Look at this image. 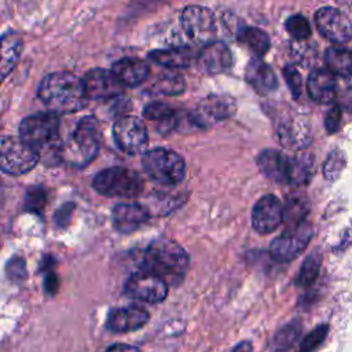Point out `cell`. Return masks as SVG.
<instances>
[{
	"mask_svg": "<svg viewBox=\"0 0 352 352\" xmlns=\"http://www.w3.org/2000/svg\"><path fill=\"white\" fill-rule=\"evenodd\" d=\"M51 257H48V263H45V271H44V289L48 294H55L59 287V280L52 271V267L50 265Z\"/></svg>",
	"mask_w": 352,
	"mask_h": 352,
	"instance_id": "obj_39",
	"label": "cell"
},
{
	"mask_svg": "<svg viewBox=\"0 0 352 352\" xmlns=\"http://www.w3.org/2000/svg\"><path fill=\"white\" fill-rule=\"evenodd\" d=\"M111 72L124 84V87H135L148 78L150 66L140 58L126 56L114 62Z\"/></svg>",
	"mask_w": 352,
	"mask_h": 352,
	"instance_id": "obj_19",
	"label": "cell"
},
{
	"mask_svg": "<svg viewBox=\"0 0 352 352\" xmlns=\"http://www.w3.org/2000/svg\"><path fill=\"white\" fill-rule=\"evenodd\" d=\"M148 58L164 67L180 69V67H188L191 65L194 52L188 47H176V48L154 50L148 52Z\"/></svg>",
	"mask_w": 352,
	"mask_h": 352,
	"instance_id": "obj_25",
	"label": "cell"
},
{
	"mask_svg": "<svg viewBox=\"0 0 352 352\" xmlns=\"http://www.w3.org/2000/svg\"><path fill=\"white\" fill-rule=\"evenodd\" d=\"M238 41L254 55H264L270 50V37L257 28L246 26L238 32Z\"/></svg>",
	"mask_w": 352,
	"mask_h": 352,
	"instance_id": "obj_28",
	"label": "cell"
},
{
	"mask_svg": "<svg viewBox=\"0 0 352 352\" xmlns=\"http://www.w3.org/2000/svg\"><path fill=\"white\" fill-rule=\"evenodd\" d=\"M301 336V323L298 320H292L278 329L271 341L270 352H289Z\"/></svg>",
	"mask_w": 352,
	"mask_h": 352,
	"instance_id": "obj_27",
	"label": "cell"
},
{
	"mask_svg": "<svg viewBox=\"0 0 352 352\" xmlns=\"http://www.w3.org/2000/svg\"><path fill=\"white\" fill-rule=\"evenodd\" d=\"M319 33L331 43L344 44L352 38V23L348 16L334 7H322L315 12Z\"/></svg>",
	"mask_w": 352,
	"mask_h": 352,
	"instance_id": "obj_14",
	"label": "cell"
},
{
	"mask_svg": "<svg viewBox=\"0 0 352 352\" xmlns=\"http://www.w3.org/2000/svg\"><path fill=\"white\" fill-rule=\"evenodd\" d=\"M188 264V254L177 242L158 238L146 249L142 270L158 275L169 285L179 283L184 278Z\"/></svg>",
	"mask_w": 352,
	"mask_h": 352,
	"instance_id": "obj_3",
	"label": "cell"
},
{
	"mask_svg": "<svg viewBox=\"0 0 352 352\" xmlns=\"http://www.w3.org/2000/svg\"><path fill=\"white\" fill-rule=\"evenodd\" d=\"M285 80L290 88V92L293 94L294 98L300 96L301 94V74L294 66H286L283 69Z\"/></svg>",
	"mask_w": 352,
	"mask_h": 352,
	"instance_id": "obj_36",
	"label": "cell"
},
{
	"mask_svg": "<svg viewBox=\"0 0 352 352\" xmlns=\"http://www.w3.org/2000/svg\"><path fill=\"white\" fill-rule=\"evenodd\" d=\"M260 172L276 183L300 186L308 182L309 165L307 161L296 157H286L274 148L263 150L257 157Z\"/></svg>",
	"mask_w": 352,
	"mask_h": 352,
	"instance_id": "obj_5",
	"label": "cell"
},
{
	"mask_svg": "<svg viewBox=\"0 0 352 352\" xmlns=\"http://www.w3.org/2000/svg\"><path fill=\"white\" fill-rule=\"evenodd\" d=\"M279 139L282 142V144L292 147V148H301L304 146H307L308 143V132L307 128L301 126L297 122H292V124H283L279 128Z\"/></svg>",
	"mask_w": 352,
	"mask_h": 352,
	"instance_id": "obj_30",
	"label": "cell"
},
{
	"mask_svg": "<svg viewBox=\"0 0 352 352\" xmlns=\"http://www.w3.org/2000/svg\"><path fill=\"white\" fill-rule=\"evenodd\" d=\"M245 78L249 85L261 95L272 92L278 84L274 70L261 59L249 60L245 69Z\"/></svg>",
	"mask_w": 352,
	"mask_h": 352,
	"instance_id": "obj_21",
	"label": "cell"
},
{
	"mask_svg": "<svg viewBox=\"0 0 352 352\" xmlns=\"http://www.w3.org/2000/svg\"><path fill=\"white\" fill-rule=\"evenodd\" d=\"M150 319L148 312L139 305L114 308L109 312L106 327L111 333H129L142 329Z\"/></svg>",
	"mask_w": 352,
	"mask_h": 352,
	"instance_id": "obj_16",
	"label": "cell"
},
{
	"mask_svg": "<svg viewBox=\"0 0 352 352\" xmlns=\"http://www.w3.org/2000/svg\"><path fill=\"white\" fill-rule=\"evenodd\" d=\"M345 165V155L342 151L336 150L331 154H329L324 166H323V173L327 180H336L338 175L342 172Z\"/></svg>",
	"mask_w": 352,
	"mask_h": 352,
	"instance_id": "obj_34",
	"label": "cell"
},
{
	"mask_svg": "<svg viewBox=\"0 0 352 352\" xmlns=\"http://www.w3.org/2000/svg\"><path fill=\"white\" fill-rule=\"evenodd\" d=\"M113 138L122 153L135 155L147 144V126L144 121L136 116H124L114 122Z\"/></svg>",
	"mask_w": 352,
	"mask_h": 352,
	"instance_id": "obj_10",
	"label": "cell"
},
{
	"mask_svg": "<svg viewBox=\"0 0 352 352\" xmlns=\"http://www.w3.org/2000/svg\"><path fill=\"white\" fill-rule=\"evenodd\" d=\"M88 100H107L124 94V84L111 70L91 69L81 78Z\"/></svg>",
	"mask_w": 352,
	"mask_h": 352,
	"instance_id": "obj_13",
	"label": "cell"
},
{
	"mask_svg": "<svg viewBox=\"0 0 352 352\" xmlns=\"http://www.w3.org/2000/svg\"><path fill=\"white\" fill-rule=\"evenodd\" d=\"M197 63L204 73L217 74L231 66L232 54L224 43L213 41L204 45L197 56Z\"/></svg>",
	"mask_w": 352,
	"mask_h": 352,
	"instance_id": "obj_18",
	"label": "cell"
},
{
	"mask_svg": "<svg viewBox=\"0 0 352 352\" xmlns=\"http://www.w3.org/2000/svg\"><path fill=\"white\" fill-rule=\"evenodd\" d=\"M324 63L327 70L340 77L352 76V51L340 45L330 47L324 51Z\"/></svg>",
	"mask_w": 352,
	"mask_h": 352,
	"instance_id": "obj_26",
	"label": "cell"
},
{
	"mask_svg": "<svg viewBox=\"0 0 352 352\" xmlns=\"http://www.w3.org/2000/svg\"><path fill=\"white\" fill-rule=\"evenodd\" d=\"M148 209L140 204H118L113 208V226L122 234L136 231L148 220Z\"/></svg>",
	"mask_w": 352,
	"mask_h": 352,
	"instance_id": "obj_17",
	"label": "cell"
},
{
	"mask_svg": "<svg viewBox=\"0 0 352 352\" xmlns=\"http://www.w3.org/2000/svg\"><path fill=\"white\" fill-rule=\"evenodd\" d=\"M100 126L92 116L82 117L63 144V160L74 166L88 165L100 146Z\"/></svg>",
	"mask_w": 352,
	"mask_h": 352,
	"instance_id": "obj_4",
	"label": "cell"
},
{
	"mask_svg": "<svg viewBox=\"0 0 352 352\" xmlns=\"http://www.w3.org/2000/svg\"><path fill=\"white\" fill-rule=\"evenodd\" d=\"M286 30L296 40H305L311 34L309 22L302 15H292L286 21Z\"/></svg>",
	"mask_w": 352,
	"mask_h": 352,
	"instance_id": "obj_33",
	"label": "cell"
},
{
	"mask_svg": "<svg viewBox=\"0 0 352 352\" xmlns=\"http://www.w3.org/2000/svg\"><path fill=\"white\" fill-rule=\"evenodd\" d=\"M144 118L158 133H166L177 128L179 114L164 102H151L144 107Z\"/></svg>",
	"mask_w": 352,
	"mask_h": 352,
	"instance_id": "obj_23",
	"label": "cell"
},
{
	"mask_svg": "<svg viewBox=\"0 0 352 352\" xmlns=\"http://www.w3.org/2000/svg\"><path fill=\"white\" fill-rule=\"evenodd\" d=\"M38 160V154L21 138L0 136V170L4 173L12 176L28 173L36 166Z\"/></svg>",
	"mask_w": 352,
	"mask_h": 352,
	"instance_id": "obj_8",
	"label": "cell"
},
{
	"mask_svg": "<svg viewBox=\"0 0 352 352\" xmlns=\"http://www.w3.org/2000/svg\"><path fill=\"white\" fill-rule=\"evenodd\" d=\"M307 88L309 96L322 104L333 102L337 96V80L326 69H315L308 77Z\"/></svg>",
	"mask_w": 352,
	"mask_h": 352,
	"instance_id": "obj_20",
	"label": "cell"
},
{
	"mask_svg": "<svg viewBox=\"0 0 352 352\" xmlns=\"http://www.w3.org/2000/svg\"><path fill=\"white\" fill-rule=\"evenodd\" d=\"M37 96L56 116L80 111L88 103L81 78L70 72L47 74L38 84Z\"/></svg>",
	"mask_w": 352,
	"mask_h": 352,
	"instance_id": "obj_1",
	"label": "cell"
},
{
	"mask_svg": "<svg viewBox=\"0 0 352 352\" xmlns=\"http://www.w3.org/2000/svg\"><path fill=\"white\" fill-rule=\"evenodd\" d=\"M19 138L32 147L45 164L63 160V142L59 133V117L38 113L25 117L19 124Z\"/></svg>",
	"mask_w": 352,
	"mask_h": 352,
	"instance_id": "obj_2",
	"label": "cell"
},
{
	"mask_svg": "<svg viewBox=\"0 0 352 352\" xmlns=\"http://www.w3.org/2000/svg\"><path fill=\"white\" fill-rule=\"evenodd\" d=\"M183 32L197 44L213 43L216 34V19L213 12L204 6H187L180 11Z\"/></svg>",
	"mask_w": 352,
	"mask_h": 352,
	"instance_id": "obj_9",
	"label": "cell"
},
{
	"mask_svg": "<svg viewBox=\"0 0 352 352\" xmlns=\"http://www.w3.org/2000/svg\"><path fill=\"white\" fill-rule=\"evenodd\" d=\"M186 81L182 74L177 73H162L155 77V80L150 84L148 91L157 95H179L184 91Z\"/></svg>",
	"mask_w": 352,
	"mask_h": 352,
	"instance_id": "obj_29",
	"label": "cell"
},
{
	"mask_svg": "<svg viewBox=\"0 0 352 352\" xmlns=\"http://www.w3.org/2000/svg\"><path fill=\"white\" fill-rule=\"evenodd\" d=\"M340 121H341V109L340 106H333L327 114H326V118H324V126H326V131L329 133H334L338 131L340 128Z\"/></svg>",
	"mask_w": 352,
	"mask_h": 352,
	"instance_id": "obj_38",
	"label": "cell"
},
{
	"mask_svg": "<svg viewBox=\"0 0 352 352\" xmlns=\"http://www.w3.org/2000/svg\"><path fill=\"white\" fill-rule=\"evenodd\" d=\"M104 352H142L139 348L128 345V344H114L109 346Z\"/></svg>",
	"mask_w": 352,
	"mask_h": 352,
	"instance_id": "obj_40",
	"label": "cell"
},
{
	"mask_svg": "<svg viewBox=\"0 0 352 352\" xmlns=\"http://www.w3.org/2000/svg\"><path fill=\"white\" fill-rule=\"evenodd\" d=\"M168 286L169 285L158 275L140 270L132 274L125 282V293L135 300L158 304L166 298Z\"/></svg>",
	"mask_w": 352,
	"mask_h": 352,
	"instance_id": "obj_11",
	"label": "cell"
},
{
	"mask_svg": "<svg viewBox=\"0 0 352 352\" xmlns=\"http://www.w3.org/2000/svg\"><path fill=\"white\" fill-rule=\"evenodd\" d=\"M320 263H322V256L318 252H312L301 264V268L298 271L297 275V285L301 287H308L311 286L315 279L319 275V270H320Z\"/></svg>",
	"mask_w": 352,
	"mask_h": 352,
	"instance_id": "obj_31",
	"label": "cell"
},
{
	"mask_svg": "<svg viewBox=\"0 0 352 352\" xmlns=\"http://www.w3.org/2000/svg\"><path fill=\"white\" fill-rule=\"evenodd\" d=\"M94 190L104 197L133 198L142 192L140 176L124 166H111L100 170L92 180Z\"/></svg>",
	"mask_w": 352,
	"mask_h": 352,
	"instance_id": "obj_7",
	"label": "cell"
},
{
	"mask_svg": "<svg viewBox=\"0 0 352 352\" xmlns=\"http://www.w3.org/2000/svg\"><path fill=\"white\" fill-rule=\"evenodd\" d=\"M45 205V191L41 187H32L26 192L25 206L30 212H40Z\"/></svg>",
	"mask_w": 352,
	"mask_h": 352,
	"instance_id": "obj_35",
	"label": "cell"
},
{
	"mask_svg": "<svg viewBox=\"0 0 352 352\" xmlns=\"http://www.w3.org/2000/svg\"><path fill=\"white\" fill-rule=\"evenodd\" d=\"M252 349H253V346H252L250 341H241L230 352H252Z\"/></svg>",
	"mask_w": 352,
	"mask_h": 352,
	"instance_id": "obj_41",
	"label": "cell"
},
{
	"mask_svg": "<svg viewBox=\"0 0 352 352\" xmlns=\"http://www.w3.org/2000/svg\"><path fill=\"white\" fill-rule=\"evenodd\" d=\"M199 113L197 114L199 117V120L204 122V116L213 118V120H224L231 117L235 110H236V104L235 100L228 96V95H223V94H216V95H209L208 98H205L201 104H199Z\"/></svg>",
	"mask_w": 352,
	"mask_h": 352,
	"instance_id": "obj_24",
	"label": "cell"
},
{
	"mask_svg": "<svg viewBox=\"0 0 352 352\" xmlns=\"http://www.w3.org/2000/svg\"><path fill=\"white\" fill-rule=\"evenodd\" d=\"M283 220V206L280 201L272 195L261 197L252 210V226L260 234L275 231Z\"/></svg>",
	"mask_w": 352,
	"mask_h": 352,
	"instance_id": "obj_15",
	"label": "cell"
},
{
	"mask_svg": "<svg viewBox=\"0 0 352 352\" xmlns=\"http://www.w3.org/2000/svg\"><path fill=\"white\" fill-rule=\"evenodd\" d=\"M327 334H329V324L323 323L316 326L300 341L297 352H315L324 342Z\"/></svg>",
	"mask_w": 352,
	"mask_h": 352,
	"instance_id": "obj_32",
	"label": "cell"
},
{
	"mask_svg": "<svg viewBox=\"0 0 352 352\" xmlns=\"http://www.w3.org/2000/svg\"><path fill=\"white\" fill-rule=\"evenodd\" d=\"M23 50L22 37L15 33H4L0 37V84L16 66Z\"/></svg>",
	"mask_w": 352,
	"mask_h": 352,
	"instance_id": "obj_22",
	"label": "cell"
},
{
	"mask_svg": "<svg viewBox=\"0 0 352 352\" xmlns=\"http://www.w3.org/2000/svg\"><path fill=\"white\" fill-rule=\"evenodd\" d=\"M311 236L312 227L307 221L292 226L272 241L271 254L279 261H290L307 248Z\"/></svg>",
	"mask_w": 352,
	"mask_h": 352,
	"instance_id": "obj_12",
	"label": "cell"
},
{
	"mask_svg": "<svg viewBox=\"0 0 352 352\" xmlns=\"http://www.w3.org/2000/svg\"><path fill=\"white\" fill-rule=\"evenodd\" d=\"M144 172L157 183L164 186L179 184L186 173L184 160L173 150L155 147L142 157Z\"/></svg>",
	"mask_w": 352,
	"mask_h": 352,
	"instance_id": "obj_6",
	"label": "cell"
},
{
	"mask_svg": "<svg viewBox=\"0 0 352 352\" xmlns=\"http://www.w3.org/2000/svg\"><path fill=\"white\" fill-rule=\"evenodd\" d=\"M7 275L12 280H22L26 278L25 261L21 257H14L7 264Z\"/></svg>",
	"mask_w": 352,
	"mask_h": 352,
	"instance_id": "obj_37",
	"label": "cell"
}]
</instances>
